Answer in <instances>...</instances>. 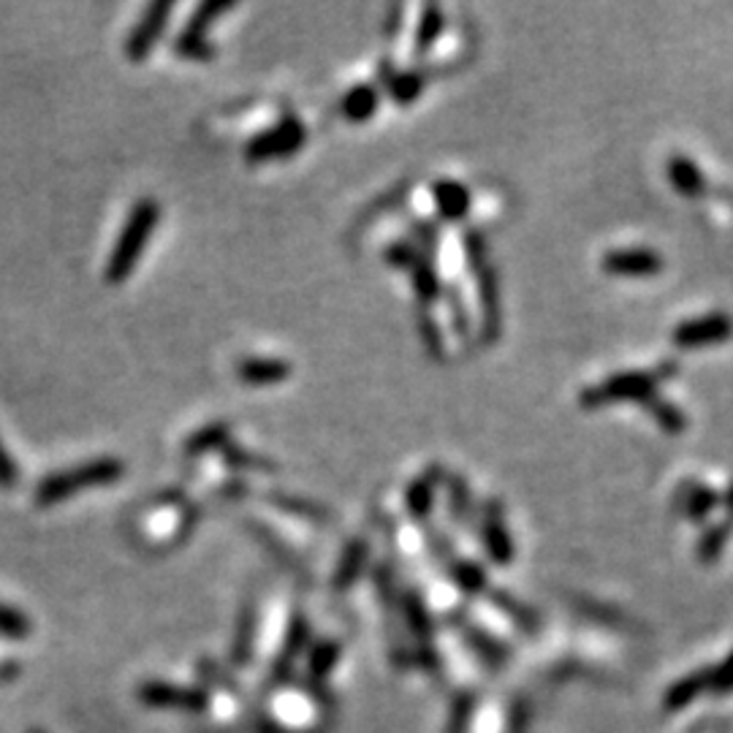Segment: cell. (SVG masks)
Instances as JSON below:
<instances>
[{"label": "cell", "instance_id": "cell-1", "mask_svg": "<svg viewBox=\"0 0 733 733\" xmlns=\"http://www.w3.org/2000/svg\"><path fill=\"white\" fill-rule=\"evenodd\" d=\"M158 220H161V205H158L156 199H150V196H145V199H139L137 205L131 207L126 224H122L120 234H117L115 248L109 252L107 269H103V280H107L109 286H120V283H126L128 277H131L141 252H145L152 234L158 229Z\"/></svg>", "mask_w": 733, "mask_h": 733}, {"label": "cell", "instance_id": "cell-2", "mask_svg": "<svg viewBox=\"0 0 733 733\" xmlns=\"http://www.w3.org/2000/svg\"><path fill=\"white\" fill-rule=\"evenodd\" d=\"M126 465L117 457H98L82 465L66 467V470H55L49 476L41 478V484L36 486L33 501L39 508H49V505L66 503L77 492L96 489V486H112L122 478Z\"/></svg>", "mask_w": 733, "mask_h": 733}, {"label": "cell", "instance_id": "cell-3", "mask_svg": "<svg viewBox=\"0 0 733 733\" xmlns=\"http://www.w3.org/2000/svg\"><path fill=\"white\" fill-rule=\"evenodd\" d=\"M307 141V126L299 117H283L280 122L269 126L267 131L256 133L245 145V161L264 164L275 161V158H288L299 150Z\"/></svg>", "mask_w": 733, "mask_h": 733}, {"label": "cell", "instance_id": "cell-4", "mask_svg": "<svg viewBox=\"0 0 733 733\" xmlns=\"http://www.w3.org/2000/svg\"><path fill=\"white\" fill-rule=\"evenodd\" d=\"M171 9H175V6H171L169 0H156V3L147 6L145 14L139 17L137 24H133L131 36L126 39L128 60L141 63V60L156 49L158 39H161L166 30V22H169L171 17Z\"/></svg>", "mask_w": 733, "mask_h": 733}, {"label": "cell", "instance_id": "cell-5", "mask_svg": "<svg viewBox=\"0 0 733 733\" xmlns=\"http://www.w3.org/2000/svg\"><path fill=\"white\" fill-rule=\"evenodd\" d=\"M139 701L156 710H182V712H205L209 695L199 687L171 685V682H145L139 687Z\"/></svg>", "mask_w": 733, "mask_h": 733}, {"label": "cell", "instance_id": "cell-6", "mask_svg": "<svg viewBox=\"0 0 733 733\" xmlns=\"http://www.w3.org/2000/svg\"><path fill=\"white\" fill-rule=\"evenodd\" d=\"M657 378L655 375L644 373H627V375H614L606 384H601L597 389L584 394V405H597V403H614V399H646L655 389Z\"/></svg>", "mask_w": 733, "mask_h": 733}, {"label": "cell", "instance_id": "cell-7", "mask_svg": "<svg viewBox=\"0 0 733 733\" xmlns=\"http://www.w3.org/2000/svg\"><path fill=\"white\" fill-rule=\"evenodd\" d=\"M733 335V321L723 313H712V316L695 318V321L682 324L674 331V343L682 348H701V345L723 343Z\"/></svg>", "mask_w": 733, "mask_h": 733}, {"label": "cell", "instance_id": "cell-8", "mask_svg": "<svg viewBox=\"0 0 733 733\" xmlns=\"http://www.w3.org/2000/svg\"><path fill=\"white\" fill-rule=\"evenodd\" d=\"M307 642H310V622H307L305 614L297 612L291 617V625H288L286 642H283L280 655H277V661L273 665L269 685H280V682H286L288 676L294 674V663L299 661V655L305 652Z\"/></svg>", "mask_w": 733, "mask_h": 733}, {"label": "cell", "instance_id": "cell-9", "mask_svg": "<svg viewBox=\"0 0 733 733\" xmlns=\"http://www.w3.org/2000/svg\"><path fill=\"white\" fill-rule=\"evenodd\" d=\"M237 375L250 386H273L291 378L294 365L280 356H248L239 361Z\"/></svg>", "mask_w": 733, "mask_h": 733}, {"label": "cell", "instance_id": "cell-10", "mask_svg": "<svg viewBox=\"0 0 733 733\" xmlns=\"http://www.w3.org/2000/svg\"><path fill=\"white\" fill-rule=\"evenodd\" d=\"M367 559H369L367 538H350L348 546H345L340 554V559H337L335 573H331V590H335V593H345V590L354 587L367 568Z\"/></svg>", "mask_w": 733, "mask_h": 733}, {"label": "cell", "instance_id": "cell-11", "mask_svg": "<svg viewBox=\"0 0 733 733\" xmlns=\"http://www.w3.org/2000/svg\"><path fill=\"white\" fill-rule=\"evenodd\" d=\"M440 478H443L440 467H429V470H424L422 476L413 478L408 489H405V508H408V514L416 522H424L429 514H433Z\"/></svg>", "mask_w": 733, "mask_h": 733}, {"label": "cell", "instance_id": "cell-12", "mask_svg": "<svg viewBox=\"0 0 733 733\" xmlns=\"http://www.w3.org/2000/svg\"><path fill=\"white\" fill-rule=\"evenodd\" d=\"M603 269L612 275H655L663 269V258L652 250H614L603 258Z\"/></svg>", "mask_w": 733, "mask_h": 733}, {"label": "cell", "instance_id": "cell-13", "mask_svg": "<svg viewBox=\"0 0 733 733\" xmlns=\"http://www.w3.org/2000/svg\"><path fill=\"white\" fill-rule=\"evenodd\" d=\"M433 201L437 212H440V218L446 220H462L467 212H470L473 205L467 185H462L457 180L433 182Z\"/></svg>", "mask_w": 733, "mask_h": 733}, {"label": "cell", "instance_id": "cell-14", "mask_svg": "<svg viewBox=\"0 0 733 733\" xmlns=\"http://www.w3.org/2000/svg\"><path fill=\"white\" fill-rule=\"evenodd\" d=\"M231 443V424L229 422H209L196 429L194 435L185 437L182 454L185 457H205V454L224 452Z\"/></svg>", "mask_w": 733, "mask_h": 733}, {"label": "cell", "instance_id": "cell-15", "mask_svg": "<svg viewBox=\"0 0 733 733\" xmlns=\"http://www.w3.org/2000/svg\"><path fill=\"white\" fill-rule=\"evenodd\" d=\"M484 544L489 557L495 563L508 565L514 559V544H511L508 529L503 525V514H501V503H489L484 516Z\"/></svg>", "mask_w": 733, "mask_h": 733}, {"label": "cell", "instance_id": "cell-16", "mask_svg": "<svg viewBox=\"0 0 733 733\" xmlns=\"http://www.w3.org/2000/svg\"><path fill=\"white\" fill-rule=\"evenodd\" d=\"M478 277V299H482L484 313V337L492 340L501 331V291H497V275L495 269L486 264L476 273Z\"/></svg>", "mask_w": 733, "mask_h": 733}, {"label": "cell", "instance_id": "cell-17", "mask_svg": "<svg viewBox=\"0 0 733 733\" xmlns=\"http://www.w3.org/2000/svg\"><path fill=\"white\" fill-rule=\"evenodd\" d=\"M245 527H248V533L252 535V538L261 541L264 549L273 554V557L283 565V568L297 573V576H307L301 557H297V552H294V549H288L286 541H283L273 527H267L264 522H256V519H245Z\"/></svg>", "mask_w": 733, "mask_h": 733}, {"label": "cell", "instance_id": "cell-18", "mask_svg": "<svg viewBox=\"0 0 733 733\" xmlns=\"http://www.w3.org/2000/svg\"><path fill=\"white\" fill-rule=\"evenodd\" d=\"M380 107V92L375 85H354L348 92L343 96L340 101V112L348 122H367L373 120L375 112Z\"/></svg>", "mask_w": 733, "mask_h": 733}, {"label": "cell", "instance_id": "cell-19", "mask_svg": "<svg viewBox=\"0 0 733 733\" xmlns=\"http://www.w3.org/2000/svg\"><path fill=\"white\" fill-rule=\"evenodd\" d=\"M267 501L275 505V508H280L283 514H291V516H299V519L310 522V525H329L331 516L329 511L324 508V505L307 501V497H297V495H288V492H269Z\"/></svg>", "mask_w": 733, "mask_h": 733}, {"label": "cell", "instance_id": "cell-20", "mask_svg": "<svg viewBox=\"0 0 733 733\" xmlns=\"http://www.w3.org/2000/svg\"><path fill=\"white\" fill-rule=\"evenodd\" d=\"M256 627H258V612L252 603H245L239 612L237 631H234L231 642V663L234 665H248L252 657V646H256Z\"/></svg>", "mask_w": 733, "mask_h": 733}, {"label": "cell", "instance_id": "cell-21", "mask_svg": "<svg viewBox=\"0 0 733 733\" xmlns=\"http://www.w3.org/2000/svg\"><path fill=\"white\" fill-rule=\"evenodd\" d=\"M380 79L386 82V90L397 103L408 107L424 92V73L418 71H392L389 63H380Z\"/></svg>", "mask_w": 733, "mask_h": 733}, {"label": "cell", "instance_id": "cell-22", "mask_svg": "<svg viewBox=\"0 0 733 733\" xmlns=\"http://www.w3.org/2000/svg\"><path fill=\"white\" fill-rule=\"evenodd\" d=\"M399 603H403L405 620H408L413 636L422 642V657H427V650L433 652V646H429V638H433V620H429L427 606H424V601L413 593V590L399 597Z\"/></svg>", "mask_w": 733, "mask_h": 733}, {"label": "cell", "instance_id": "cell-23", "mask_svg": "<svg viewBox=\"0 0 733 733\" xmlns=\"http://www.w3.org/2000/svg\"><path fill=\"white\" fill-rule=\"evenodd\" d=\"M410 280H413V291H416L418 301L424 307L433 305V301L440 297V277H437V269L433 267V261H427L424 256L416 258V264L408 269Z\"/></svg>", "mask_w": 733, "mask_h": 733}, {"label": "cell", "instance_id": "cell-24", "mask_svg": "<svg viewBox=\"0 0 733 733\" xmlns=\"http://www.w3.org/2000/svg\"><path fill=\"white\" fill-rule=\"evenodd\" d=\"M668 177L674 188L685 196H699L704 190V177H701L699 166L687 161V158H671Z\"/></svg>", "mask_w": 733, "mask_h": 733}, {"label": "cell", "instance_id": "cell-25", "mask_svg": "<svg viewBox=\"0 0 733 733\" xmlns=\"http://www.w3.org/2000/svg\"><path fill=\"white\" fill-rule=\"evenodd\" d=\"M443 33V11L440 6H427L422 11V20H418L416 30V55H427L435 47V41Z\"/></svg>", "mask_w": 733, "mask_h": 733}, {"label": "cell", "instance_id": "cell-26", "mask_svg": "<svg viewBox=\"0 0 733 733\" xmlns=\"http://www.w3.org/2000/svg\"><path fill=\"white\" fill-rule=\"evenodd\" d=\"M224 462L234 467V470H275L277 467L269 457L250 452V448L239 446V443H229V446L224 448Z\"/></svg>", "mask_w": 733, "mask_h": 733}, {"label": "cell", "instance_id": "cell-27", "mask_svg": "<svg viewBox=\"0 0 733 733\" xmlns=\"http://www.w3.org/2000/svg\"><path fill=\"white\" fill-rule=\"evenodd\" d=\"M234 6H237V3H231V0H205V3L196 6V11L190 14V20H188V24H185V30H188V33L205 36L209 24L218 20L220 14L231 11Z\"/></svg>", "mask_w": 733, "mask_h": 733}, {"label": "cell", "instance_id": "cell-28", "mask_svg": "<svg viewBox=\"0 0 733 733\" xmlns=\"http://www.w3.org/2000/svg\"><path fill=\"white\" fill-rule=\"evenodd\" d=\"M337 661H340V644L324 638V642H318L316 646H313L310 661H307V668H310L313 680L321 682V680H326V674L335 668Z\"/></svg>", "mask_w": 733, "mask_h": 733}, {"label": "cell", "instance_id": "cell-29", "mask_svg": "<svg viewBox=\"0 0 733 733\" xmlns=\"http://www.w3.org/2000/svg\"><path fill=\"white\" fill-rule=\"evenodd\" d=\"M30 631H33L30 620L24 617L20 608L0 603V636L11 638V642H24V638L30 636Z\"/></svg>", "mask_w": 733, "mask_h": 733}, {"label": "cell", "instance_id": "cell-30", "mask_svg": "<svg viewBox=\"0 0 733 733\" xmlns=\"http://www.w3.org/2000/svg\"><path fill=\"white\" fill-rule=\"evenodd\" d=\"M175 52L180 55V58H188V60H209V58H215V44H209L207 36L188 33V30H182V33L175 39Z\"/></svg>", "mask_w": 733, "mask_h": 733}, {"label": "cell", "instance_id": "cell-31", "mask_svg": "<svg viewBox=\"0 0 733 733\" xmlns=\"http://www.w3.org/2000/svg\"><path fill=\"white\" fill-rule=\"evenodd\" d=\"M452 576L462 593L467 595H478L486 587V573L476 563H467V559H459V563L452 565Z\"/></svg>", "mask_w": 733, "mask_h": 733}, {"label": "cell", "instance_id": "cell-32", "mask_svg": "<svg viewBox=\"0 0 733 733\" xmlns=\"http://www.w3.org/2000/svg\"><path fill=\"white\" fill-rule=\"evenodd\" d=\"M418 335H422V340H424V345H427L429 354H433L435 359H443L446 350H443L440 326L435 324V318L429 316V313H422V316H418Z\"/></svg>", "mask_w": 733, "mask_h": 733}, {"label": "cell", "instance_id": "cell-33", "mask_svg": "<svg viewBox=\"0 0 733 733\" xmlns=\"http://www.w3.org/2000/svg\"><path fill=\"white\" fill-rule=\"evenodd\" d=\"M20 478H22L20 465H17L14 457H11V452L6 448L3 437H0V489L3 492L17 489V486H20Z\"/></svg>", "mask_w": 733, "mask_h": 733}, {"label": "cell", "instance_id": "cell-34", "mask_svg": "<svg viewBox=\"0 0 733 733\" xmlns=\"http://www.w3.org/2000/svg\"><path fill=\"white\" fill-rule=\"evenodd\" d=\"M465 258H467V264H470L473 273H478V269L489 264L486 261V239L478 229L465 231Z\"/></svg>", "mask_w": 733, "mask_h": 733}, {"label": "cell", "instance_id": "cell-35", "mask_svg": "<svg viewBox=\"0 0 733 733\" xmlns=\"http://www.w3.org/2000/svg\"><path fill=\"white\" fill-rule=\"evenodd\" d=\"M446 478H448V501H452V511L462 519V516L467 514V508H470V489H467V484L462 482V476H457V473Z\"/></svg>", "mask_w": 733, "mask_h": 733}, {"label": "cell", "instance_id": "cell-36", "mask_svg": "<svg viewBox=\"0 0 733 733\" xmlns=\"http://www.w3.org/2000/svg\"><path fill=\"white\" fill-rule=\"evenodd\" d=\"M422 256L416 248H413L410 242H392L389 248L384 250V258L392 264V267H399V269H410L413 264H416V258Z\"/></svg>", "mask_w": 733, "mask_h": 733}, {"label": "cell", "instance_id": "cell-37", "mask_svg": "<svg viewBox=\"0 0 733 733\" xmlns=\"http://www.w3.org/2000/svg\"><path fill=\"white\" fill-rule=\"evenodd\" d=\"M405 190H408V188H405V185H399V188L389 190V194H380L378 199H375L373 205H369L365 209V212H361V220H369V218H375V215H378V212H384V209H394V207H397L399 201L405 199Z\"/></svg>", "mask_w": 733, "mask_h": 733}, {"label": "cell", "instance_id": "cell-38", "mask_svg": "<svg viewBox=\"0 0 733 733\" xmlns=\"http://www.w3.org/2000/svg\"><path fill=\"white\" fill-rule=\"evenodd\" d=\"M258 733H288V731H283L280 725H273V723H258Z\"/></svg>", "mask_w": 733, "mask_h": 733}, {"label": "cell", "instance_id": "cell-39", "mask_svg": "<svg viewBox=\"0 0 733 733\" xmlns=\"http://www.w3.org/2000/svg\"><path fill=\"white\" fill-rule=\"evenodd\" d=\"M30 733H44V731H30Z\"/></svg>", "mask_w": 733, "mask_h": 733}]
</instances>
